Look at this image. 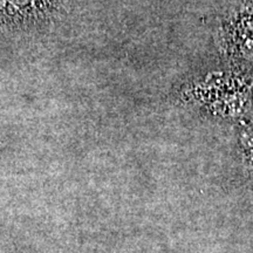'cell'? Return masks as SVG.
<instances>
[{"mask_svg": "<svg viewBox=\"0 0 253 253\" xmlns=\"http://www.w3.org/2000/svg\"><path fill=\"white\" fill-rule=\"evenodd\" d=\"M177 104L224 120H242L253 106V73L227 66L190 78L177 88Z\"/></svg>", "mask_w": 253, "mask_h": 253, "instance_id": "1", "label": "cell"}, {"mask_svg": "<svg viewBox=\"0 0 253 253\" xmlns=\"http://www.w3.org/2000/svg\"><path fill=\"white\" fill-rule=\"evenodd\" d=\"M227 66L253 73V0H230L214 32Z\"/></svg>", "mask_w": 253, "mask_h": 253, "instance_id": "2", "label": "cell"}, {"mask_svg": "<svg viewBox=\"0 0 253 253\" xmlns=\"http://www.w3.org/2000/svg\"><path fill=\"white\" fill-rule=\"evenodd\" d=\"M237 137H238V148L243 166L248 173L249 178L253 184V121L242 119L238 121L237 126Z\"/></svg>", "mask_w": 253, "mask_h": 253, "instance_id": "3", "label": "cell"}]
</instances>
